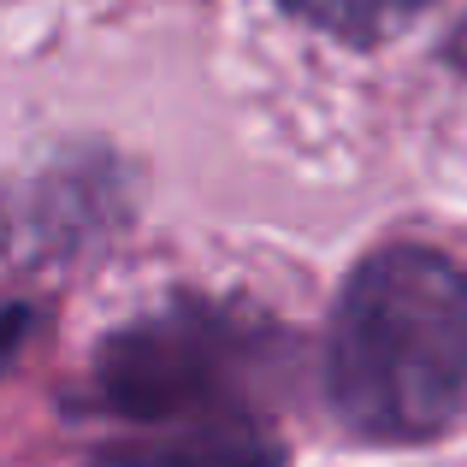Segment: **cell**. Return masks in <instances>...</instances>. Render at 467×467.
<instances>
[{
	"label": "cell",
	"instance_id": "cell-1",
	"mask_svg": "<svg viewBox=\"0 0 467 467\" xmlns=\"http://www.w3.org/2000/svg\"><path fill=\"white\" fill-rule=\"evenodd\" d=\"M331 409L373 444H420L467 414V273L390 243L349 273L326 337Z\"/></svg>",
	"mask_w": 467,
	"mask_h": 467
},
{
	"label": "cell",
	"instance_id": "cell-2",
	"mask_svg": "<svg viewBox=\"0 0 467 467\" xmlns=\"http://www.w3.org/2000/svg\"><path fill=\"white\" fill-rule=\"evenodd\" d=\"M225 367H231L225 331L190 308H171L119 331L101 349L95 385L130 420H190L202 402L219 397Z\"/></svg>",
	"mask_w": 467,
	"mask_h": 467
},
{
	"label": "cell",
	"instance_id": "cell-3",
	"mask_svg": "<svg viewBox=\"0 0 467 467\" xmlns=\"http://www.w3.org/2000/svg\"><path fill=\"white\" fill-rule=\"evenodd\" d=\"M130 467H278V450L243 420L178 426V438L130 456Z\"/></svg>",
	"mask_w": 467,
	"mask_h": 467
},
{
	"label": "cell",
	"instance_id": "cell-4",
	"mask_svg": "<svg viewBox=\"0 0 467 467\" xmlns=\"http://www.w3.org/2000/svg\"><path fill=\"white\" fill-rule=\"evenodd\" d=\"M285 6L296 12L302 24L337 36V42L373 47V42H385V36L409 30L432 0H285Z\"/></svg>",
	"mask_w": 467,
	"mask_h": 467
},
{
	"label": "cell",
	"instance_id": "cell-5",
	"mask_svg": "<svg viewBox=\"0 0 467 467\" xmlns=\"http://www.w3.org/2000/svg\"><path fill=\"white\" fill-rule=\"evenodd\" d=\"M18 343H24V314H0V367L12 361Z\"/></svg>",
	"mask_w": 467,
	"mask_h": 467
}]
</instances>
